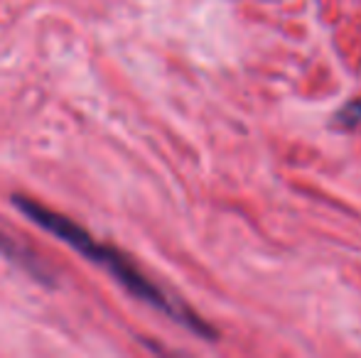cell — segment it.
I'll use <instances>...</instances> for the list:
<instances>
[{
  "label": "cell",
  "mask_w": 361,
  "mask_h": 358,
  "mask_svg": "<svg viewBox=\"0 0 361 358\" xmlns=\"http://www.w3.org/2000/svg\"><path fill=\"white\" fill-rule=\"evenodd\" d=\"M13 204L20 214L27 216L32 224H37L39 229H44L47 234H52L54 238H59L62 243H67L69 248H74L76 253H81L84 258H89L91 263L101 265L135 297V300L145 302V305L155 307L160 309L162 314H167L172 321L182 324L185 329L195 331L197 336L202 339H216V331L207 324L204 319L195 314L192 309H187L180 300H172L167 292H162L160 287L155 285L152 280H147V275H143L135 263L128 258L126 253H121L118 248L114 245H106L101 241H96L94 236L89 234L86 229H81L76 221H72L69 216L64 214H57V211L47 209L44 204L39 201L30 199V196H23V194H15L13 196Z\"/></svg>",
  "instance_id": "obj_1"
},
{
  "label": "cell",
  "mask_w": 361,
  "mask_h": 358,
  "mask_svg": "<svg viewBox=\"0 0 361 358\" xmlns=\"http://www.w3.org/2000/svg\"><path fill=\"white\" fill-rule=\"evenodd\" d=\"M337 123L344 128H357L361 123V101H352L337 113Z\"/></svg>",
  "instance_id": "obj_3"
},
{
  "label": "cell",
  "mask_w": 361,
  "mask_h": 358,
  "mask_svg": "<svg viewBox=\"0 0 361 358\" xmlns=\"http://www.w3.org/2000/svg\"><path fill=\"white\" fill-rule=\"evenodd\" d=\"M0 253L5 255V258H10L13 263H18L20 268H23L27 275H32L37 282H42V285L47 287H54V272L44 265V260L39 258L35 250H30L25 243H20V241L10 238L8 234H0Z\"/></svg>",
  "instance_id": "obj_2"
}]
</instances>
